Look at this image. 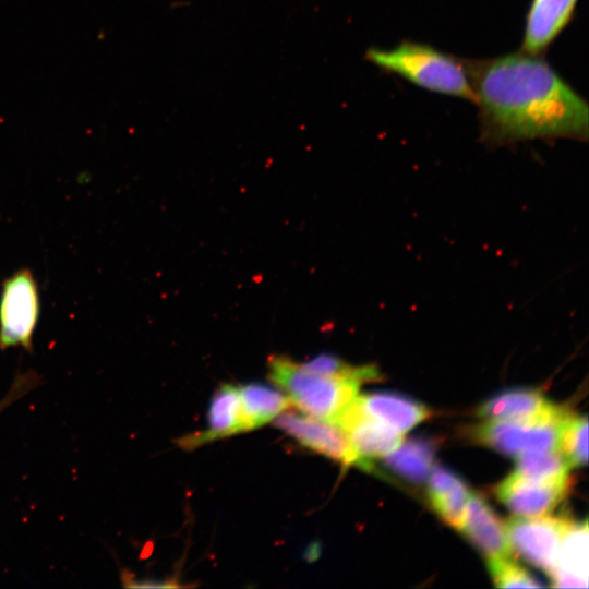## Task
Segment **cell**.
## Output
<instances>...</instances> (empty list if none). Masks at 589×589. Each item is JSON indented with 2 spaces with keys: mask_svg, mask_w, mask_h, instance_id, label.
I'll return each instance as SVG.
<instances>
[{
  "mask_svg": "<svg viewBox=\"0 0 589 589\" xmlns=\"http://www.w3.org/2000/svg\"><path fill=\"white\" fill-rule=\"evenodd\" d=\"M469 64L486 140L587 139V101L539 55L521 50Z\"/></svg>",
  "mask_w": 589,
  "mask_h": 589,
  "instance_id": "1",
  "label": "cell"
},
{
  "mask_svg": "<svg viewBox=\"0 0 589 589\" xmlns=\"http://www.w3.org/2000/svg\"><path fill=\"white\" fill-rule=\"evenodd\" d=\"M364 58L423 89L476 103L469 60L414 41L392 49L372 47Z\"/></svg>",
  "mask_w": 589,
  "mask_h": 589,
  "instance_id": "2",
  "label": "cell"
},
{
  "mask_svg": "<svg viewBox=\"0 0 589 589\" xmlns=\"http://www.w3.org/2000/svg\"><path fill=\"white\" fill-rule=\"evenodd\" d=\"M268 377L301 412L336 422L358 396L361 382L349 376L304 370L287 356L268 359Z\"/></svg>",
  "mask_w": 589,
  "mask_h": 589,
  "instance_id": "3",
  "label": "cell"
},
{
  "mask_svg": "<svg viewBox=\"0 0 589 589\" xmlns=\"http://www.w3.org/2000/svg\"><path fill=\"white\" fill-rule=\"evenodd\" d=\"M40 316L37 279L27 267L7 277L0 291V349L33 351V338Z\"/></svg>",
  "mask_w": 589,
  "mask_h": 589,
  "instance_id": "4",
  "label": "cell"
},
{
  "mask_svg": "<svg viewBox=\"0 0 589 589\" xmlns=\"http://www.w3.org/2000/svg\"><path fill=\"white\" fill-rule=\"evenodd\" d=\"M572 413L542 420H491L476 426L473 438L507 456L558 450L562 426Z\"/></svg>",
  "mask_w": 589,
  "mask_h": 589,
  "instance_id": "5",
  "label": "cell"
},
{
  "mask_svg": "<svg viewBox=\"0 0 589 589\" xmlns=\"http://www.w3.org/2000/svg\"><path fill=\"white\" fill-rule=\"evenodd\" d=\"M274 424L302 446L344 466L365 469L342 429L334 422L296 411H283Z\"/></svg>",
  "mask_w": 589,
  "mask_h": 589,
  "instance_id": "6",
  "label": "cell"
},
{
  "mask_svg": "<svg viewBox=\"0 0 589 589\" xmlns=\"http://www.w3.org/2000/svg\"><path fill=\"white\" fill-rule=\"evenodd\" d=\"M567 522L563 518L513 517L506 521L505 532L510 550L550 575L556 565Z\"/></svg>",
  "mask_w": 589,
  "mask_h": 589,
  "instance_id": "7",
  "label": "cell"
},
{
  "mask_svg": "<svg viewBox=\"0 0 589 589\" xmlns=\"http://www.w3.org/2000/svg\"><path fill=\"white\" fill-rule=\"evenodd\" d=\"M569 479L540 481L510 473L495 489L497 498L519 516L539 517L553 510L565 497Z\"/></svg>",
  "mask_w": 589,
  "mask_h": 589,
  "instance_id": "8",
  "label": "cell"
},
{
  "mask_svg": "<svg viewBox=\"0 0 589 589\" xmlns=\"http://www.w3.org/2000/svg\"><path fill=\"white\" fill-rule=\"evenodd\" d=\"M335 423L347 435L366 472H376L373 459L382 458L394 450L404 438L402 433L363 414L353 401Z\"/></svg>",
  "mask_w": 589,
  "mask_h": 589,
  "instance_id": "9",
  "label": "cell"
},
{
  "mask_svg": "<svg viewBox=\"0 0 589 589\" xmlns=\"http://www.w3.org/2000/svg\"><path fill=\"white\" fill-rule=\"evenodd\" d=\"M477 413L490 420L526 421L556 418L568 411L537 389L515 388L494 395L479 407Z\"/></svg>",
  "mask_w": 589,
  "mask_h": 589,
  "instance_id": "10",
  "label": "cell"
},
{
  "mask_svg": "<svg viewBox=\"0 0 589 589\" xmlns=\"http://www.w3.org/2000/svg\"><path fill=\"white\" fill-rule=\"evenodd\" d=\"M459 531L488 560L509 556L510 546L505 526L488 502L477 493L469 494Z\"/></svg>",
  "mask_w": 589,
  "mask_h": 589,
  "instance_id": "11",
  "label": "cell"
},
{
  "mask_svg": "<svg viewBox=\"0 0 589 589\" xmlns=\"http://www.w3.org/2000/svg\"><path fill=\"white\" fill-rule=\"evenodd\" d=\"M578 0H532L527 13L521 50L540 55L569 23Z\"/></svg>",
  "mask_w": 589,
  "mask_h": 589,
  "instance_id": "12",
  "label": "cell"
},
{
  "mask_svg": "<svg viewBox=\"0 0 589 589\" xmlns=\"http://www.w3.org/2000/svg\"><path fill=\"white\" fill-rule=\"evenodd\" d=\"M244 432L241 400L238 387L221 384L214 393L207 412V429L203 432L185 435L179 445L194 448L217 438Z\"/></svg>",
  "mask_w": 589,
  "mask_h": 589,
  "instance_id": "13",
  "label": "cell"
},
{
  "mask_svg": "<svg viewBox=\"0 0 589 589\" xmlns=\"http://www.w3.org/2000/svg\"><path fill=\"white\" fill-rule=\"evenodd\" d=\"M356 407L394 430L405 433L430 416V410L410 397L392 392H373L358 395Z\"/></svg>",
  "mask_w": 589,
  "mask_h": 589,
  "instance_id": "14",
  "label": "cell"
},
{
  "mask_svg": "<svg viewBox=\"0 0 589 589\" xmlns=\"http://www.w3.org/2000/svg\"><path fill=\"white\" fill-rule=\"evenodd\" d=\"M555 587L588 586V525L569 521L562 537L557 562L549 575Z\"/></svg>",
  "mask_w": 589,
  "mask_h": 589,
  "instance_id": "15",
  "label": "cell"
},
{
  "mask_svg": "<svg viewBox=\"0 0 589 589\" xmlns=\"http://www.w3.org/2000/svg\"><path fill=\"white\" fill-rule=\"evenodd\" d=\"M469 494L466 482L457 473L442 465L433 468L428 484L432 507L445 522L458 530Z\"/></svg>",
  "mask_w": 589,
  "mask_h": 589,
  "instance_id": "16",
  "label": "cell"
},
{
  "mask_svg": "<svg viewBox=\"0 0 589 589\" xmlns=\"http://www.w3.org/2000/svg\"><path fill=\"white\" fill-rule=\"evenodd\" d=\"M436 444L431 438L413 437L383 456L386 469L413 484L423 483L432 469Z\"/></svg>",
  "mask_w": 589,
  "mask_h": 589,
  "instance_id": "17",
  "label": "cell"
},
{
  "mask_svg": "<svg viewBox=\"0 0 589 589\" xmlns=\"http://www.w3.org/2000/svg\"><path fill=\"white\" fill-rule=\"evenodd\" d=\"M244 432L273 421L292 406L289 397L263 383H248L238 387Z\"/></svg>",
  "mask_w": 589,
  "mask_h": 589,
  "instance_id": "18",
  "label": "cell"
},
{
  "mask_svg": "<svg viewBox=\"0 0 589 589\" xmlns=\"http://www.w3.org/2000/svg\"><path fill=\"white\" fill-rule=\"evenodd\" d=\"M570 466L558 452H526L516 456L514 473L540 481L568 479Z\"/></svg>",
  "mask_w": 589,
  "mask_h": 589,
  "instance_id": "19",
  "label": "cell"
},
{
  "mask_svg": "<svg viewBox=\"0 0 589 589\" xmlns=\"http://www.w3.org/2000/svg\"><path fill=\"white\" fill-rule=\"evenodd\" d=\"M558 452L570 467L586 466L588 461V419L570 414L564 422Z\"/></svg>",
  "mask_w": 589,
  "mask_h": 589,
  "instance_id": "20",
  "label": "cell"
},
{
  "mask_svg": "<svg viewBox=\"0 0 589 589\" xmlns=\"http://www.w3.org/2000/svg\"><path fill=\"white\" fill-rule=\"evenodd\" d=\"M488 568L497 587H543V584L539 582L525 568L512 561L509 556L489 558Z\"/></svg>",
  "mask_w": 589,
  "mask_h": 589,
  "instance_id": "21",
  "label": "cell"
}]
</instances>
